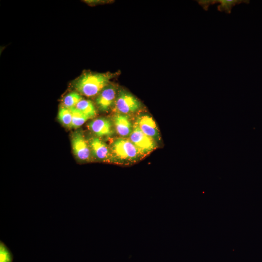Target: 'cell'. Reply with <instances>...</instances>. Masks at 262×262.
<instances>
[{
	"label": "cell",
	"mask_w": 262,
	"mask_h": 262,
	"mask_svg": "<svg viewBox=\"0 0 262 262\" xmlns=\"http://www.w3.org/2000/svg\"><path fill=\"white\" fill-rule=\"evenodd\" d=\"M135 124L145 134L157 140L160 138L159 133L155 122L150 115L147 114L139 115Z\"/></svg>",
	"instance_id": "8992f818"
},
{
	"label": "cell",
	"mask_w": 262,
	"mask_h": 262,
	"mask_svg": "<svg viewBox=\"0 0 262 262\" xmlns=\"http://www.w3.org/2000/svg\"><path fill=\"white\" fill-rule=\"evenodd\" d=\"M58 119L64 126L72 127V116L69 109L63 106L60 108L58 115Z\"/></svg>",
	"instance_id": "5bb4252c"
},
{
	"label": "cell",
	"mask_w": 262,
	"mask_h": 262,
	"mask_svg": "<svg viewBox=\"0 0 262 262\" xmlns=\"http://www.w3.org/2000/svg\"><path fill=\"white\" fill-rule=\"evenodd\" d=\"M72 116V127L77 128L82 125L89 118L75 107L69 109Z\"/></svg>",
	"instance_id": "7c38bea8"
},
{
	"label": "cell",
	"mask_w": 262,
	"mask_h": 262,
	"mask_svg": "<svg viewBox=\"0 0 262 262\" xmlns=\"http://www.w3.org/2000/svg\"><path fill=\"white\" fill-rule=\"evenodd\" d=\"M116 87L108 84L99 93L96 98V103L102 111H107L115 102L117 97Z\"/></svg>",
	"instance_id": "52a82bcc"
},
{
	"label": "cell",
	"mask_w": 262,
	"mask_h": 262,
	"mask_svg": "<svg viewBox=\"0 0 262 262\" xmlns=\"http://www.w3.org/2000/svg\"><path fill=\"white\" fill-rule=\"evenodd\" d=\"M71 143L73 152L78 158L82 161L89 159L90 147L82 133L79 132L73 133Z\"/></svg>",
	"instance_id": "5b68a950"
},
{
	"label": "cell",
	"mask_w": 262,
	"mask_h": 262,
	"mask_svg": "<svg viewBox=\"0 0 262 262\" xmlns=\"http://www.w3.org/2000/svg\"><path fill=\"white\" fill-rule=\"evenodd\" d=\"M88 127L92 132L98 137L110 136L114 132L112 122L104 117L93 120L89 123Z\"/></svg>",
	"instance_id": "ba28073f"
},
{
	"label": "cell",
	"mask_w": 262,
	"mask_h": 262,
	"mask_svg": "<svg viewBox=\"0 0 262 262\" xmlns=\"http://www.w3.org/2000/svg\"><path fill=\"white\" fill-rule=\"evenodd\" d=\"M113 121L116 131L119 135L122 137L130 136L133 126L128 115L117 114L114 116Z\"/></svg>",
	"instance_id": "9c48e42d"
},
{
	"label": "cell",
	"mask_w": 262,
	"mask_h": 262,
	"mask_svg": "<svg viewBox=\"0 0 262 262\" xmlns=\"http://www.w3.org/2000/svg\"><path fill=\"white\" fill-rule=\"evenodd\" d=\"M198 3L205 10H207L209 6L215 3V0H200L198 1Z\"/></svg>",
	"instance_id": "e0dca14e"
},
{
	"label": "cell",
	"mask_w": 262,
	"mask_h": 262,
	"mask_svg": "<svg viewBox=\"0 0 262 262\" xmlns=\"http://www.w3.org/2000/svg\"><path fill=\"white\" fill-rule=\"evenodd\" d=\"M129 139L143 155L149 153L157 147L155 140L144 133L135 124Z\"/></svg>",
	"instance_id": "277c9868"
},
{
	"label": "cell",
	"mask_w": 262,
	"mask_h": 262,
	"mask_svg": "<svg viewBox=\"0 0 262 262\" xmlns=\"http://www.w3.org/2000/svg\"><path fill=\"white\" fill-rule=\"evenodd\" d=\"M89 118L94 117L96 115V110L93 103L89 100L82 99L75 107Z\"/></svg>",
	"instance_id": "8fae6325"
},
{
	"label": "cell",
	"mask_w": 262,
	"mask_h": 262,
	"mask_svg": "<svg viewBox=\"0 0 262 262\" xmlns=\"http://www.w3.org/2000/svg\"><path fill=\"white\" fill-rule=\"evenodd\" d=\"M82 99V96L78 93L71 92L66 95L63 98V106L68 109L74 108Z\"/></svg>",
	"instance_id": "4fadbf2b"
},
{
	"label": "cell",
	"mask_w": 262,
	"mask_h": 262,
	"mask_svg": "<svg viewBox=\"0 0 262 262\" xmlns=\"http://www.w3.org/2000/svg\"><path fill=\"white\" fill-rule=\"evenodd\" d=\"M89 146L93 154L98 159L106 160L110 158V149L106 144L99 138H92L89 142Z\"/></svg>",
	"instance_id": "30bf717a"
},
{
	"label": "cell",
	"mask_w": 262,
	"mask_h": 262,
	"mask_svg": "<svg viewBox=\"0 0 262 262\" xmlns=\"http://www.w3.org/2000/svg\"><path fill=\"white\" fill-rule=\"evenodd\" d=\"M113 75L108 73L87 72L74 83V88L81 94L91 97L98 95L109 84Z\"/></svg>",
	"instance_id": "6da1fadb"
},
{
	"label": "cell",
	"mask_w": 262,
	"mask_h": 262,
	"mask_svg": "<svg viewBox=\"0 0 262 262\" xmlns=\"http://www.w3.org/2000/svg\"><path fill=\"white\" fill-rule=\"evenodd\" d=\"M242 1L240 0H215V2H219L220 5L217 7V9L220 11H224L227 13H230L233 6L240 3Z\"/></svg>",
	"instance_id": "9a60e30c"
},
{
	"label": "cell",
	"mask_w": 262,
	"mask_h": 262,
	"mask_svg": "<svg viewBox=\"0 0 262 262\" xmlns=\"http://www.w3.org/2000/svg\"><path fill=\"white\" fill-rule=\"evenodd\" d=\"M111 150L110 156L118 163L135 162L143 156L129 139L123 137L113 141Z\"/></svg>",
	"instance_id": "7a4b0ae2"
},
{
	"label": "cell",
	"mask_w": 262,
	"mask_h": 262,
	"mask_svg": "<svg viewBox=\"0 0 262 262\" xmlns=\"http://www.w3.org/2000/svg\"><path fill=\"white\" fill-rule=\"evenodd\" d=\"M141 107L140 102L131 93L120 91L115 101L116 110L119 114L128 115L137 111Z\"/></svg>",
	"instance_id": "3957f363"
},
{
	"label": "cell",
	"mask_w": 262,
	"mask_h": 262,
	"mask_svg": "<svg viewBox=\"0 0 262 262\" xmlns=\"http://www.w3.org/2000/svg\"><path fill=\"white\" fill-rule=\"evenodd\" d=\"M13 256L4 244L0 242V262H12Z\"/></svg>",
	"instance_id": "2e32d148"
}]
</instances>
